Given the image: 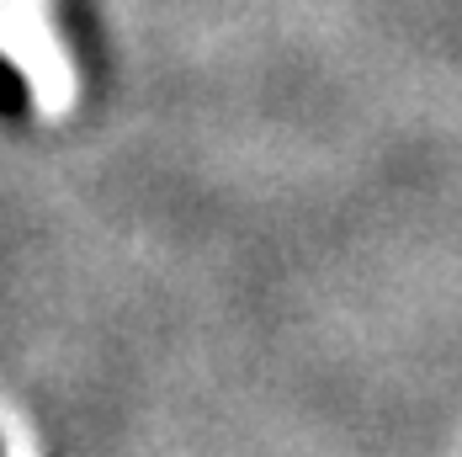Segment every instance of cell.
<instances>
[{"label": "cell", "mask_w": 462, "mask_h": 457, "mask_svg": "<svg viewBox=\"0 0 462 457\" xmlns=\"http://www.w3.org/2000/svg\"><path fill=\"white\" fill-rule=\"evenodd\" d=\"M32 112V91H27V80H22V70L16 64H5L0 59V117H27Z\"/></svg>", "instance_id": "6da1fadb"}]
</instances>
